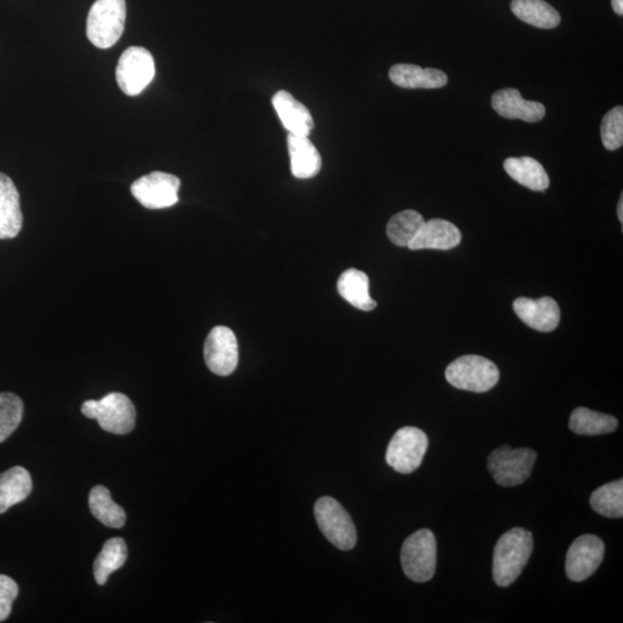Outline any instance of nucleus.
Here are the masks:
<instances>
[{
	"label": "nucleus",
	"instance_id": "22",
	"mask_svg": "<svg viewBox=\"0 0 623 623\" xmlns=\"http://www.w3.org/2000/svg\"><path fill=\"white\" fill-rule=\"evenodd\" d=\"M33 489L32 477L21 467H14L0 475V514L28 498Z\"/></svg>",
	"mask_w": 623,
	"mask_h": 623
},
{
	"label": "nucleus",
	"instance_id": "9",
	"mask_svg": "<svg viewBox=\"0 0 623 623\" xmlns=\"http://www.w3.org/2000/svg\"><path fill=\"white\" fill-rule=\"evenodd\" d=\"M155 77L154 57L141 47H131L120 56L116 69L117 84L127 96H138Z\"/></svg>",
	"mask_w": 623,
	"mask_h": 623
},
{
	"label": "nucleus",
	"instance_id": "31",
	"mask_svg": "<svg viewBox=\"0 0 623 623\" xmlns=\"http://www.w3.org/2000/svg\"><path fill=\"white\" fill-rule=\"evenodd\" d=\"M18 595V584L11 577L0 575V622L10 617L13 602Z\"/></svg>",
	"mask_w": 623,
	"mask_h": 623
},
{
	"label": "nucleus",
	"instance_id": "10",
	"mask_svg": "<svg viewBox=\"0 0 623 623\" xmlns=\"http://www.w3.org/2000/svg\"><path fill=\"white\" fill-rule=\"evenodd\" d=\"M180 179L165 172L152 174L135 180L131 186L133 197L147 209H164L175 206L178 202Z\"/></svg>",
	"mask_w": 623,
	"mask_h": 623
},
{
	"label": "nucleus",
	"instance_id": "13",
	"mask_svg": "<svg viewBox=\"0 0 623 623\" xmlns=\"http://www.w3.org/2000/svg\"><path fill=\"white\" fill-rule=\"evenodd\" d=\"M514 312L525 325L538 332L550 333L560 322V307L553 298H519L514 302Z\"/></svg>",
	"mask_w": 623,
	"mask_h": 623
},
{
	"label": "nucleus",
	"instance_id": "12",
	"mask_svg": "<svg viewBox=\"0 0 623 623\" xmlns=\"http://www.w3.org/2000/svg\"><path fill=\"white\" fill-rule=\"evenodd\" d=\"M239 351L236 335L228 327H215L210 330L205 343L207 367L220 377H228L238 365Z\"/></svg>",
	"mask_w": 623,
	"mask_h": 623
},
{
	"label": "nucleus",
	"instance_id": "6",
	"mask_svg": "<svg viewBox=\"0 0 623 623\" xmlns=\"http://www.w3.org/2000/svg\"><path fill=\"white\" fill-rule=\"evenodd\" d=\"M314 515L322 534L337 549H354L357 543L355 523L339 501L330 497L319 499L314 506Z\"/></svg>",
	"mask_w": 623,
	"mask_h": 623
},
{
	"label": "nucleus",
	"instance_id": "19",
	"mask_svg": "<svg viewBox=\"0 0 623 623\" xmlns=\"http://www.w3.org/2000/svg\"><path fill=\"white\" fill-rule=\"evenodd\" d=\"M393 84L405 89H438L448 82L447 74L437 69H422L412 64H397L389 70Z\"/></svg>",
	"mask_w": 623,
	"mask_h": 623
},
{
	"label": "nucleus",
	"instance_id": "15",
	"mask_svg": "<svg viewBox=\"0 0 623 623\" xmlns=\"http://www.w3.org/2000/svg\"><path fill=\"white\" fill-rule=\"evenodd\" d=\"M462 234L459 228L446 220L433 219L425 221L422 229L412 240L409 249L448 251L460 245Z\"/></svg>",
	"mask_w": 623,
	"mask_h": 623
},
{
	"label": "nucleus",
	"instance_id": "18",
	"mask_svg": "<svg viewBox=\"0 0 623 623\" xmlns=\"http://www.w3.org/2000/svg\"><path fill=\"white\" fill-rule=\"evenodd\" d=\"M288 149L292 175L298 179H310L319 174L322 167L321 155L309 137L290 133Z\"/></svg>",
	"mask_w": 623,
	"mask_h": 623
},
{
	"label": "nucleus",
	"instance_id": "1",
	"mask_svg": "<svg viewBox=\"0 0 623 623\" xmlns=\"http://www.w3.org/2000/svg\"><path fill=\"white\" fill-rule=\"evenodd\" d=\"M534 551V537L530 531L514 528L502 536L493 554V579L499 587L512 585L522 574Z\"/></svg>",
	"mask_w": 623,
	"mask_h": 623
},
{
	"label": "nucleus",
	"instance_id": "28",
	"mask_svg": "<svg viewBox=\"0 0 623 623\" xmlns=\"http://www.w3.org/2000/svg\"><path fill=\"white\" fill-rule=\"evenodd\" d=\"M424 223V217L416 210H403V212L394 215L388 222V238L397 246L409 247Z\"/></svg>",
	"mask_w": 623,
	"mask_h": 623
},
{
	"label": "nucleus",
	"instance_id": "3",
	"mask_svg": "<svg viewBox=\"0 0 623 623\" xmlns=\"http://www.w3.org/2000/svg\"><path fill=\"white\" fill-rule=\"evenodd\" d=\"M81 411L87 418L97 420L104 431L118 435L130 433L137 418L132 401L120 393L108 394L101 400L86 401Z\"/></svg>",
	"mask_w": 623,
	"mask_h": 623
},
{
	"label": "nucleus",
	"instance_id": "5",
	"mask_svg": "<svg viewBox=\"0 0 623 623\" xmlns=\"http://www.w3.org/2000/svg\"><path fill=\"white\" fill-rule=\"evenodd\" d=\"M402 568L408 579L429 582L437 569V540L429 529H422L405 540L401 551Z\"/></svg>",
	"mask_w": 623,
	"mask_h": 623
},
{
	"label": "nucleus",
	"instance_id": "23",
	"mask_svg": "<svg viewBox=\"0 0 623 623\" xmlns=\"http://www.w3.org/2000/svg\"><path fill=\"white\" fill-rule=\"evenodd\" d=\"M510 9L525 24L537 28L553 29L561 22L559 12L545 0H513Z\"/></svg>",
	"mask_w": 623,
	"mask_h": 623
},
{
	"label": "nucleus",
	"instance_id": "33",
	"mask_svg": "<svg viewBox=\"0 0 623 623\" xmlns=\"http://www.w3.org/2000/svg\"><path fill=\"white\" fill-rule=\"evenodd\" d=\"M618 217H619V221L622 223L623 222V197L621 195V198L619 200V205H618Z\"/></svg>",
	"mask_w": 623,
	"mask_h": 623
},
{
	"label": "nucleus",
	"instance_id": "2",
	"mask_svg": "<svg viewBox=\"0 0 623 623\" xmlns=\"http://www.w3.org/2000/svg\"><path fill=\"white\" fill-rule=\"evenodd\" d=\"M125 21V0H96L88 13V40L100 49L114 47L124 33Z\"/></svg>",
	"mask_w": 623,
	"mask_h": 623
},
{
	"label": "nucleus",
	"instance_id": "17",
	"mask_svg": "<svg viewBox=\"0 0 623 623\" xmlns=\"http://www.w3.org/2000/svg\"><path fill=\"white\" fill-rule=\"evenodd\" d=\"M24 224L20 207V195L12 179L0 174V239H12L19 235Z\"/></svg>",
	"mask_w": 623,
	"mask_h": 623
},
{
	"label": "nucleus",
	"instance_id": "7",
	"mask_svg": "<svg viewBox=\"0 0 623 623\" xmlns=\"http://www.w3.org/2000/svg\"><path fill=\"white\" fill-rule=\"evenodd\" d=\"M537 460L535 450L505 445L489 456V470L500 486L513 487L528 480Z\"/></svg>",
	"mask_w": 623,
	"mask_h": 623
},
{
	"label": "nucleus",
	"instance_id": "30",
	"mask_svg": "<svg viewBox=\"0 0 623 623\" xmlns=\"http://www.w3.org/2000/svg\"><path fill=\"white\" fill-rule=\"evenodd\" d=\"M603 145L607 150H617L623 145V108L621 105L607 112L600 127Z\"/></svg>",
	"mask_w": 623,
	"mask_h": 623
},
{
	"label": "nucleus",
	"instance_id": "4",
	"mask_svg": "<svg viewBox=\"0 0 623 623\" xmlns=\"http://www.w3.org/2000/svg\"><path fill=\"white\" fill-rule=\"evenodd\" d=\"M446 379L457 389L486 393L498 384L500 372L490 359L469 355L457 358L447 367Z\"/></svg>",
	"mask_w": 623,
	"mask_h": 623
},
{
	"label": "nucleus",
	"instance_id": "24",
	"mask_svg": "<svg viewBox=\"0 0 623 623\" xmlns=\"http://www.w3.org/2000/svg\"><path fill=\"white\" fill-rule=\"evenodd\" d=\"M618 425L617 418L587 408L575 409L569 420L570 431L579 435H589V437L613 433L617 431Z\"/></svg>",
	"mask_w": 623,
	"mask_h": 623
},
{
	"label": "nucleus",
	"instance_id": "32",
	"mask_svg": "<svg viewBox=\"0 0 623 623\" xmlns=\"http://www.w3.org/2000/svg\"><path fill=\"white\" fill-rule=\"evenodd\" d=\"M612 7L615 13L623 15V0H612Z\"/></svg>",
	"mask_w": 623,
	"mask_h": 623
},
{
	"label": "nucleus",
	"instance_id": "16",
	"mask_svg": "<svg viewBox=\"0 0 623 623\" xmlns=\"http://www.w3.org/2000/svg\"><path fill=\"white\" fill-rule=\"evenodd\" d=\"M274 109L285 130L291 134L309 137L314 129V120L309 109L295 99L287 90H280L273 97Z\"/></svg>",
	"mask_w": 623,
	"mask_h": 623
},
{
	"label": "nucleus",
	"instance_id": "26",
	"mask_svg": "<svg viewBox=\"0 0 623 623\" xmlns=\"http://www.w3.org/2000/svg\"><path fill=\"white\" fill-rule=\"evenodd\" d=\"M127 560V547L124 539L112 538L103 545L95 560L94 576L97 584L104 585L109 576L122 568Z\"/></svg>",
	"mask_w": 623,
	"mask_h": 623
},
{
	"label": "nucleus",
	"instance_id": "27",
	"mask_svg": "<svg viewBox=\"0 0 623 623\" xmlns=\"http://www.w3.org/2000/svg\"><path fill=\"white\" fill-rule=\"evenodd\" d=\"M591 508L596 513L609 517V519H621L623 516V480L600 486L590 498Z\"/></svg>",
	"mask_w": 623,
	"mask_h": 623
},
{
	"label": "nucleus",
	"instance_id": "20",
	"mask_svg": "<svg viewBox=\"0 0 623 623\" xmlns=\"http://www.w3.org/2000/svg\"><path fill=\"white\" fill-rule=\"evenodd\" d=\"M337 289L342 298L358 310L369 312L378 305L370 296L369 276L362 270L355 268L345 270L337 282Z\"/></svg>",
	"mask_w": 623,
	"mask_h": 623
},
{
	"label": "nucleus",
	"instance_id": "8",
	"mask_svg": "<svg viewBox=\"0 0 623 623\" xmlns=\"http://www.w3.org/2000/svg\"><path fill=\"white\" fill-rule=\"evenodd\" d=\"M429 448L427 435L417 427L407 426L397 431L390 440L386 461L400 474L408 475L422 465Z\"/></svg>",
	"mask_w": 623,
	"mask_h": 623
},
{
	"label": "nucleus",
	"instance_id": "25",
	"mask_svg": "<svg viewBox=\"0 0 623 623\" xmlns=\"http://www.w3.org/2000/svg\"><path fill=\"white\" fill-rule=\"evenodd\" d=\"M90 512L105 527L120 529L126 522L124 509L111 498L110 491L104 486H95L89 493Z\"/></svg>",
	"mask_w": 623,
	"mask_h": 623
},
{
	"label": "nucleus",
	"instance_id": "21",
	"mask_svg": "<svg viewBox=\"0 0 623 623\" xmlns=\"http://www.w3.org/2000/svg\"><path fill=\"white\" fill-rule=\"evenodd\" d=\"M504 167L509 177L531 191L543 192L549 189V175L543 165L532 157H510Z\"/></svg>",
	"mask_w": 623,
	"mask_h": 623
},
{
	"label": "nucleus",
	"instance_id": "14",
	"mask_svg": "<svg viewBox=\"0 0 623 623\" xmlns=\"http://www.w3.org/2000/svg\"><path fill=\"white\" fill-rule=\"evenodd\" d=\"M492 108L501 117L521 119L527 123H538L546 115L545 105L524 100L519 90L501 89L492 97Z\"/></svg>",
	"mask_w": 623,
	"mask_h": 623
},
{
	"label": "nucleus",
	"instance_id": "29",
	"mask_svg": "<svg viewBox=\"0 0 623 623\" xmlns=\"http://www.w3.org/2000/svg\"><path fill=\"white\" fill-rule=\"evenodd\" d=\"M24 417V403L12 393H0V444L11 437Z\"/></svg>",
	"mask_w": 623,
	"mask_h": 623
},
{
	"label": "nucleus",
	"instance_id": "11",
	"mask_svg": "<svg viewBox=\"0 0 623 623\" xmlns=\"http://www.w3.org/2000/svg\"><path fill=\"white\" fill-rule=\"evenodd\" d=\"M605 554L603 540L595 535H583L570 545L566 559L569 580L582 582L596 573Z\"/></svg>",
	"mask_w": 623,
	"mask_h": 623
}]
</instances>
